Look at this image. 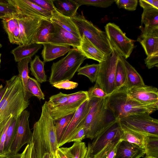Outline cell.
Instances as JSON below:
<instances>
[{
	"label": "cell",
	"mask_w": 158,
	"mask_h": 158,
	"mask_svg": "<svg viewBox=\"0 0 158 158\" xmlns=\"http://www.w3.org/2000/svg\"><path fill=\"white\" fill-rule=\"evenodd\" d=\"M105 105L114 118L118 120L140 113L150 114L158 109V102L143 103L129 98L125 86L114 90L106 98Z\"/></svg>",
	"instance_id": "1"
},
{
	"label": "cell",
	"mask_w": 158,
	"mask_h": 158,
	"mask_svg": "<svg viewBox=\"0 0 158 158\" xmlns=\"http://www.w3.org/2000/svg\"><path fill=\"white\" fill-rule=\"evenodd\" d=\"M6 91L0 102V123L11 116L17 119L30 104L24 99L23 85L18 75L6 80Z\"/></svg>",
	"instance_id": "2"
},
{
	"label": "cell",
	"mask_w": 158,
	"mask_h": 158,
	"mask_svg": "<svg viewBox=\"0 0 158 158\" xmlns=\"http://www.w3.org/2000/svg\"><path fill=\"white\" fill-rule=\"evenodd\" d=\"M86 59L77 48L71 49L65 57L52 64L48 80L50 84L52 86L59 82L71 80Z\"/></svg>",
	"instance_id": "3"
},
{
	"label": "cell",
	"mask_w": 158,
	"mask_h": 158,
	"mask_svg": "<svg viewBox=\"0 0 158 158\" xmlns=\"http://www.w3.org/2000/svg\"><path fill=\"white\" fill-rule=\"evenodd\" d=\"M105 101V98L89 99V110L83 125L86 138L93 139L114 120L108 118L109 110L106 108Z\"/></svg>",
	"instance_id": "4"
},
{
	"label": "cell",
	"mask_w": 158,
	"mask_h": 158,
	"mask_svg": "<svg viewBox=\"0 0 158 158\" xmlns=\"http://www.w3.org/2000/svg\"><path fill=\"white\" fill-rule=\"evenodd\" d=\"M77 27L80 36L85 35L105 55L111 54L112 49L105 32L95 26L81 14L71 18Z\"/></svg>",
	"instance_id": "5"
},
{
	"label": "cell",
	"mask_w": 158,
	"mask_h": 158,
	"mask_svg": "<svg viewBox=\"0 0 158 158\" xmlns=\"http://www.w3.org/2000/svg\"><path fill=\"white\" fill-rule=\"evenodd\" d=\"M42 140L50 158H55L56 152L58 148L54 122L50 109L46 101L42 107L39 119L36 122Z\"/></svg>",
	"instance_id": "6"
},
{
	"label": "cell",
	"mask_w": 158,
	"mask_h": 158,
	"mask_svg": "<svg viewBox=\"0 0 158 158\" xmlns=\"http://www.w3.org/2000/svg\"><path fill=\"white\" fill-rule=\"evenodd\" d=\"M122 128L147 135L158 136V120L147 113L130 115L118 120Z\"/></svg>",
	"instance_id": "7"
},
{
	"label": "cell",
	"mask_w": 158,
	"mask_h": 158,
	"mask_svg": "<svg viewBox=\"0 0 158 158\" xmlns=\"http://www.w3.org/2000/svg\"><path fill=\"white\" fill-rule=\"evenodd\" d=\"M118 54L114 49L106 56L105 60L99 63V68L95 82L107 94L115 90V75Z\"/></svg>",
	"instance_id": "8"
},
{
	"label": "cell",
	"mask_w": 158,
	"mask_h": 158,
	"mask_svg": "<svg viewBox=\"0 0 158 158\" xmlns=\"http://www.w3.org/2000/svg\"><path fill=\"white\" fill-rule=\"evenodd\" d=\"M105 28L112 49L125 59L128 58L134 48L135 41L127 37L119 27L114 23H109Z\"/></svg>",
	"instance_id": "9"
},
{
	"label": "cell",
	"mask_w": 158,
	"mask_h": 158,
	"mask_svg": "<svg viewBox=\"0 0 158 158\" xmlns=\"http://www.w3.org/2000/svg\"><path fill=\"white\" fill-rule=\"evenodd\" d=\"M123 132L118 120L115 119L107 125L93 139L91 143H89L87 149L94 156L109 142L121 139Z\"/></svg>",
	"instance_id": "10"
},
{
	"label": "cell",
	"mask_w": 158,
	"mask_h": 158,
	"mask_svg": "<svg viewBox=\"0 0 158 158\" xmlns=\"http://www.w3.org/2000/svg\"><path fill=\"white\" fill-rule=\"evenodd\" d=\"M29 116L30 112L25 110L17 118L15 136L10 148L9 154H17L25 144L31 142L32 133L29 127Z\"/></svg>",
	"instance_id": "11"
},
{
	"label": "cell",
	"mask_w": 158,
	"mask_h": 158,
	"mask_svg": "<svg viewBox=\"0 0 158 158\" xmlns=\"http://www.w3.org/2000/svg\"><path fill=\"white\" fill-rule=\"evenodd\" d=\"M89 109V99H88L79 107L75 113L58 143L59 147L69 143V140L83 127Z\"/></svg>",
	"instance_id": "12"
},
{
	"label": "cell",
	"mask_w": 158,
	"mask_h": 158,
	"mask_svg": "<svg viewBox=\"0 0 158 158\" xmlns=\"http://www.w3.org/2000/svg\"><path fill=\"white\" fill-rule=\"evenodd\" d=\"M89 99L87 91H80L70 94L66 102L60 107L50 109L54 121L75 113L79 107Z\"/></svg>",
	"instance_id": "13"
},
{
	"label": "cell",
	"mask_w": 158,
	"mask_h": 158,
	"mask_svg": "<svg viewBox=\"0 0 158 158\" xmlns=\"http://www.w3.org/2000/svg\"><path fill=\"white\" fill-rule=\"evenodd\" d=\"M17 16L19 26L21 45L32 44L33 39L43 19L25 15L19 11Z\"/></svg>",
	"instance_id": "14"
},
{
	"label": "cell",
	"mask_w": 158,
	"mask_h": 158,
	"mask_svg": "<svg viewBox=\"0 0 158 158\" xmlns=\"http://www.w3.org/2000/svg\"><path fill=\"white\" fill-rule=\"evenodd\" d=\"M52 22L53 27L48 37L47 43L58 45L71 46L74 48H77L80 46L81 38L76 37L58 24Z\"/></svg>",
	"instance_id": "15"
},
{
	"label": "cell",
	"mask_w": 158,
	"mask_h": 158,
	"mask_svg": "<svg viewBox=\"0 0 158 158\" xmlns=\"http://www.w3.org/2000/svg\"><path fill=\"white\" fill-rule=\"evenodd\" d=\"M6 1L25 15L51 21V12L42 8L29 0H9Z\"/></svg>",
	"instance_id": "16"
},
{
	"label": "cell",
	"mask_w": 158,
	"mask_h": 158,
	"mask_svg": "<svg viewBox=\"0 0 158 158\" xmlns=\"http://www.w3.org/2000/svg\"><path fill=\"white\" fill-rule=\"evenodd\" d=\"M128 97L132 99L143 103L158 102V89L152 86L145 85L127 89Z\"/></svg>",
	"instance_id": "17"
},
{
	"label": "cell",
	"mask_w": 158,
	"mask_h": 158,
	"mask_svg": "<svg viewBox=\"0 0 158 158\" xmlns=\"http://www.w3.org/2000/svg\"><path fill=\"white\" fill-rule=\"evenodd\" d=\"M144 148L121 140L116 149L114 158H140L145 154Z\"/></svg>",
	"instance_id": "18"
},
{
	"label": "cell",
	"mask_w": 158,
	"mask_h": 158,
	"mask_svg": "<svg viewBox=\"0 0 158 158\" xmlns=\"http://www.w3.org/2000/svg\"><path fill=\"white\" fill-rule=\"evenodd\" d=\"M80 46L77 48L86 58L100 63L105 60L106 56L94 45L85 35L81 36Z\"/></svg>",
	"instance_id": "19"
},
{
	"label": "cell",
	"mask_w": 158,
	"mask_h": 158,
	"mask_svg": "<svg viewBox=\"0 0 158 158\" xmlns=\"http://www.w3.org/2000/svg\"><path fill=\"white\" fill-rule=\"evenodd\" d=\"M17 15L3 19L2 22L10 43L20 45L19 29Z\"/></svg>",
	"instance_id": "20"
},
{
	"label": "cell",
	"mask_w": 158,
	"mask_h": 158,
	"mask_svg": "<svg viewBox=\"0 0 158 158\" xmlns=\"http://www.w3.org/2000/svg\"><path fill=\"white\" fill-rule=\"evenodd\" d=\"M43 46L41 54L44 63L49 62L63 56L71 49L69 45H61L48 43L42 44Z\"/></svg>",
	"instance_id": "21"
},
{
	"label": "cell",
	"mask_w": 158,
	"mask_h": 158,
	"mask_svg": "<svg viewBox=\"0 0 158 158\" xmlns=\"http://www.w3.org/2000/svg\"><path fill=\"white\" fill-rule=\"evenodd\" d=\"M51 12V21L58 24L76 37L81 38L78 29L70 18L61 14L57 10L56 7Z\"/></svg>",
	"instance_id": "22"
},
{
	"label": "cell",
	"mask_w": 158,
	"mask_h": 158,
	"mask_svg": "<svg viewBox=\"0 0 158 158\" xmlns=\"http://www.w3.org/2000/svg\"><path fill=\"white\" fill-rule=\"evenodd\" d=\"M118 56L123 62L126 70L127 83L125 87L127 89L145 85L141 76L135 69L123 57L119 55Z\"/></svg>",
	"instance_id": "23"
},
{
	"label": "cell",
	"mask_w": 158,
	"mask_h": 158,
	"mask_svg": "<svg viewBox=\"0 0 158 158\" xmlns=\"http://www.w3.org/2000/svg\"><path fill=\"white\" fill-rule=\"evenodd\" d=\"M41 44H32L19 45L11 51L15 61L18 62L27 57H31L41 48Z\"/></svg>",
	"instance_id": "24"
},
{
	"label": "cell",
	"mask_w": 158,
	"mask_h": 158,
	"mask_svg": "<svg viewBox=\"0 0 158 158\" xmlns=\"http://www.w3.org/2000/svg\"><path fill=\"white\" fill-rule=\"evenodd\" d=\"M31 60V57L25 58L18 62L17 67L19 71L18 76L21 79L23 85L24 99L27 101L32 97L29 92L27 88V84L29 76L28 64Z\"/></svg>",
	"instance_id": "25"
},
{
	"label": "cell",
	"mask_w": 158,
	"mask_h": 158,
	"mask_svg": "<svg viewBox=\"0 0 158 158\" xmlns=\"http://www.w3.org/2000/svg\"><path fill=\"white\" fill-rule=\"evenodd\" d=\"M53 2L56 9L60 13L70 18L76 15L80 6L75 0H53Z\"/></svg>",
	"instance_id": "26"
},
{
	"label": "cell",
	"mask_w": 158,
	"mask_h": 158,
	"mask_svg": "<svg viewBox=\"0 0 158 158\" xmlns=\"http://www.w3.org/2000/svg\"><path fill=\"white\" fill-rule=\"evenodd\" d=\"M51 21L42 19L32 41V44H41L47 43L49 35L53 28Z\"/></svg>",
	"instance_id": "27"
},
{
	"label": "cell",
	"mask_w": 158,
	"mask_h": 158,
	"mask_svg": "<svg viewBox=\"0 0 158 158\" xmlns=\"http://www.w3.org/2000/svg\"><path fill=\"white\" fill-rule=\"evenodd\" d=\"M137 41L140 43L147 56L158 52V35H140Z\"/></svg>",
	"instance_id": "28"
},
{
	"label": "cell",
	"mask_w": 158,
	"mask_h": 158,
	"mask_svg": "<svg viewBox=\"0 0 158 158\" xmlns=\"http://www.w3.org/2000/svg\"><path fill=\"white\" fill-rule=\"evenodd\" d=\"M44 65V63L38 55H35L34 59L30 62V69L31 74L39 83H42L47 81Z\"/></svg>",
	"instance_id": "29"
},
{
	"label": "cell",
	"mask_w": 158,
	"mask_h": 158,
	"mask_svg": "<svg viewBox=\"0 0 158 158\" xmlns=\"http://www.w3.org/2000/svg\"><path fill=\"white\" fill-rule=\"evenodd\" d=\"M141 23L145 27L158 28V9L154 8L143 9Z\"/></svg>",
	"instance_id": "30"
},
{
	"label": "cell",
	"mask_w": 158,
	"mask_h": 158,
	"mask_svg": "<svg viewBox=\"0 0 158 158\" xmlns=\"http://www.w3.org/2000/svg\"><path fill=\"white\" fill-rule=\"evenodd\" d=\"M123 133L121 139L144 148V141L147 135L143 134L126 129L122 128Z\"/></svg>",
	"instance_id": "31"
},
{
	"label": "cell",
	"mask_w": 158,
	"mask_h": 158,
	"mask_svg": "<svg viewBox=\"0 0 158 158\" xmlns=\"http://www.w3.org/2000/svg\"><path fill=\"white\" fill-rule=\"evenodd\" d=\"M144 148L146 156L158 158V136L147 135L144 139Z\"/></svg>",
	"instance_id": "32"
},
{
	"label": "cell",
	"mask_w": 158,
	"mask_h": 158,
	"mask_svg": "<svg viewBox=\"0 0 158 158\" xmlns=\"http://www.w3.org/2000/svg\"><path fill=\"white\" fill-rule=\"evenodd\" d=\"M126 83L127 74L123 62L118 56L115 75V90L125 86Z\"/></svg>",
	"instance_id": "33"
},
{
	"label": "cell",
	"mask_w": 158,
	"mask_h": 158,
	"mask_svg": "<svg viewBox=\"0 0 158 158\" xmlns=\"http://www.w3.org/2000/svg\"><path fill=\"white\" fill-rule=\"evenodd\" d=\"M121 139H117L108 143L94 158H114L117 146Z\"/></svg>",
	"instance_id": "34"
},
{
	"label": "cell",
	"mask_w": 158,
	"mask_h": 158,
	"mask_svg": "<svg viewBox=\"0 0 158 158\" xmlns=\"http://www.w3.org/2000/svg\"><path fill=\"white\" fill-rule=\"evenodd\" d=\"M99 67V64H86L84 66L78 69L77 71V74L86 76L91 82L93 83L96 81Z\"/></svg>",
	"instance_id": "35"
},
{
	"label": "cell",
	"mask_w": 158,
	"mask_h": 158,
	"mask_svg": "<svg viewBox=\"0 0 158 158\" xmlns=\"http://www.w3.org/2000/svg\"><path fill=\"white\" fill-rule=\"evenodd\" d=\"M74 113L65 116L54 121L58 143L62 135L72 119Z\"/></svg>",
	"instance_id": "36"
},
{
	"label": "cell",
	"mask_w": 158,
	"mask_h": 158,
	"mask_svg": "<svg viewBox=\"0 0 158 158\" xmlns=\"http://www.w3.org/2000/svg\"><path fill=\"white\" fill-rule=\"evenodd\" d=\"M27 88L32 96L37 97L40 100L45 99V96L41 89L40 84L36 79L29 77Z\"/></svg>",
	"instance_id": "37"
},
{
	"label": "cell",
	"mask_w": 158,
	"mask_h": 158,
	"mask_svg": "<svg viewBox=\"0 0 158 158\" xmlns=\"http://www.w3.org/2000/svg\"><path fill=\"white\" fill-rule=\"evenodd\" d=\"M69 148L72 158H85L87 151V147L85 143L74 142Z\"/></svg>",
	"instance_id": "38"
},
{
	"label": "cell",
	"mask_w": 158,
	"mask_h": 158,
	"mask_svg": "<svg viewBox=\"0 0 158 158\" xmlns=\"http://www.w3.org/2000/svg\"><path fill=\"white\" fill-rule=\"evenodd\" d=\"M18 10L6 1H0V19L8 18L17 14Z\"/></svg>",
	"instance_id": "39"
},
{
	"label": "cell",
	"mask_w": 158,
	"mask_h": 158,
	"mask_svg": "<svg viewBox=\"0 0 158 158\" xmlns=\"http://www.w3.org/2000/svg\"><path fill=\"white\" fill-rule=\"evenodd\" d=\"M69 94H66L60 92L59 93L51 96L47 103L50 109L60 107L67 102Z\"/></svg>",
	"instance_id": "40"
},
{
	"label": "cell",
	"mask_w": 158,
	"mask_h": 158,
	"mask_svg": "<svg viewBox=\"0 0 158 158\" xmlns=\"http://www.w3.org/2000/svg\"><path fill=\"white\" fill-rule=\"evenodd\" d=\"M80 6L82 5L91 6L101 8L110 6L115 0H75Z\"/></svg>",
	"instance_id": "41"
},
{
	"label": "cell",
	"mask_w": 158,
	"mask_h": 158,
	"mask_svg": "<svg viewBox=\"0 0 158 158\" xmlns=\"http://www.w3.org/2000/svg\"><path fill=\"white\" fill-rule=\"evenodd\" d=\"M87 91L89 99L105 98L110 95L106 94L96 82L94 85L90 88Z\"/></svg>",
	"instance_id": "42"
},
{
	"label": "cell",
	"mask_w": 158,
	"mask_h": 158,
	"mask_svg": "<svg viewBox=\"0 0 158 158\" xmlns=\"http://www.w3.org/2000/svg\"><path fill=\"white\" fill-rule=\"evenodd\" d=\"M138 2V0H116L114 1L118 8L130 11L136 10Z\"/></svg>",
	"instance_id": "43"
},
{
	"label": "cell",
	"mask_w": 158,
	"mask_h": 158,
	"mask_svg": "<svg viewBox=\"0 0 158 158\" xmlns=\"http://www.w3.org/2000/svg\"><path fill=\"white\" fill-rule=\"evenodd\" d=\"M42 8L51 12L53 11L55 6L53 0H29Z\"/></svg>",
	"instance_id": "44"
},
{
	"label": "cell",
	"mask_w": 158,
	"mask_h": 158,
	"mask_svg": "<svg viewBox=\"0 0 158 158\" xmlns=\"http://www.w3.org/2000/svg\"><path fill=\"white\" fill-rule=\"evenodd\" d=\"M78 84L76 82L66 80L54 84L52 86L59 89H71L77 87Z\"/></svg>",
	"instance_id": "45"
},
{
	"label": "cell",
	"mask_w": 158,
	"mask_h": 158,
	"mask_svg": "<svg viewBox=\"0 0 158 158\" xmlns=\"http://www.w3.org/2000/svg\"><path fill=\"white\" fill-rule=\"evenodd\" d=\"M33 145L30 142L25 147L21 153H17L15 155L9 154L5 158H31V152Z\"/></svg>",
	"instance_id": "46"
},
{
	"label": "cell",
	"mask_w": 158,
	"mask_h": 158,
	"mask_svg": "<svg viewBox=\"0 0 158 158\" xmlns=\"http://www.w3.org/2000/svg\"><path fill=\"white\" fill-rule=\"evenodd\" d=\"M145 64L149 69L154 67H158V52H157L147 57L145 60Z\"/></svg>",
	"instance_id": "47"
},
{
	"label": "cell",
	"mask_w": 158,
	"mask_h": 158,
	"mask_svg": "<svg viewBox=\"0 0 158 158\" xmlns=\"http://www.w3.org/2000/svg\"><path fill=\"white\" fill-rule=\"evenodd\" d=\"M55 158H72L69 148H58L56 152Z\"/></svg>",
	"instance_id": "48"
},
{
	"label": "cell",
	"mask_w": 158,
	"mask_h": 158,
	"mask_svg": "<svg viewBox=\"0 0 158 158\" xmlns=\"http://www.w3.org/2000/svg\"><path fill=\"white\" fill-rule=\"evenodd\" d=\"M85 137V132L83 126L69 140V143L72 142H81Z\"/></svg>",
	"instance_id": "49"
},
{
	"label": "cell",
	"mask_w": 158,
	"mask_h": 158,
	"mask_svg": "<svg viewBox=\"0 0 158 158\" xmlns=\"http://www.w3.org/2000/svg\"><path fill=\"white\" fill-rule=\"evenodd\" d=\"M154 1V0H140L139 2L140 6L143 9H146L152 8H155L153 5Z\"/></svg>",
	"instance_id": "50"
},
{
	"label": "cell",
	"mask_w": 158,
	"mask_h": 158,
	"mask_svg": "<svg viewBox=\"0 0 158 158\" xmlns=\"http://www.w3.org/2000/svg\"><path fill=\"white\" fill-rule=\"evenodd\" d=\"M6 88L7 86L6 84L4 87L2 84L0 85V102L5 93Z\"/></svg>",
	"instance_id": "51"
},
{
	"label": "cell",
	"mask_w": 158,
	"mask_h": 158,
	"mask_svg": "<svg viewBox=\"0 0 158 158\" xmlns=\"http://www.w3.org/2000/svg\"><path fill=\"white\" fill-rule=\"evenodd\" d=\"M31 158H36L35 152L33 146V144L31 150Z\"/></svg>",
	"instance_id": "52"
},
{
	"label": "cell",
	"mask_w": 158,
	"mask_h": 158,
	"mask_svg": "<svg viewBox=\"0 0 158 158\" xmlns=\"http://www.w3.org/2000/svg\"><path fill=\"white\" fill-rule=\"evenodd\" d=\"M85 158H94L93 156L92 155L89 150L87 149V151Z\"/></svg>",
	"instance_id": "53"
},
{
	"label": "cell",
	"mask_w": 158,
	"mask_h": 158,
	"mask_svg": "<svg viewBox=\"0 0 158 158\" xmlns=\"http://www.w3.org/2000/svg\"><path fill=\"white\" fill-rule=\"evenodd\" d=\"M42 158H50L49 153L48 152L45 153L44 154Z\"/></svg>",
	"instance_id": "54"
},
{
	"label": "cell",
	"mask_w": 158,
	"mask_h": 158,
	"mask_svg": "<svg viewBox=\"0 0 158 158\" xmlns=\"http://www.w3.org/2000/svg\"><path fill=\"white\" fill-rule=\"evenodd\" d=\"M145 158H154V157H149V156H146Z\"/></svg>",
	"instance_id": "55"
},
{
	"label": "cell",
	"mask_w": 158,
	"mask_h": 158,
	"mask_svg": "<svg viewBox=\"0 0 158 158\" xmlns=\"http://www.w3.org/2000/svg\"><path fill=\"white\" fill-rule=\"evenodd\" d=\"M1 54L0 53V63H1Z\"/></svg>",
	"instance_id": "56"
},
{
	"label": "cell",
	"mask_w": 158,
	"mask_h": 158,
	"mask_svg": "<svg viewBox=\"0 0 158 158\" xmlns=\"http://www.w3.org/2000/svg\"><path fill=\"white\" fill-rule=\"evenodd\" d=\"M2 47V45L0 42V48Z\"/></svg>",
	"instance_id": "57"
}]
</instances>
